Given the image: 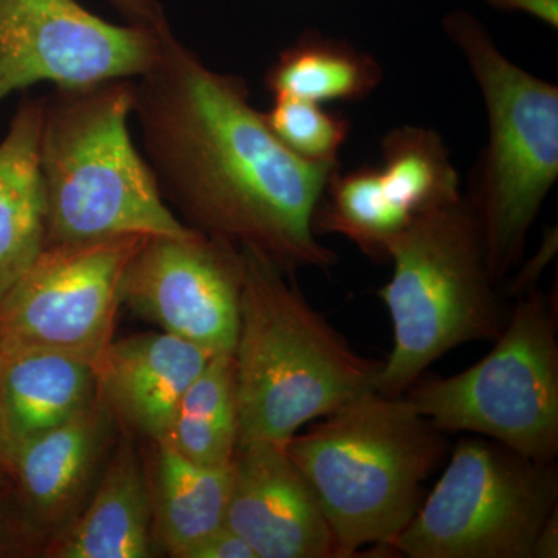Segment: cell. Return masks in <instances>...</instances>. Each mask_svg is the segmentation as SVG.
Here are the masks:
<instances>
[{"label":"cell","mask_w":558,"mask_h":558,"mask_svg":"<svg viewBox=\"0 0 558 558\" xmlns=\"http://www.w3.org/2000/svg\"><path fill=\"white\" fill-rule=\"evenodd\" d=\"M288 442L238 444L230 461L226 526L256 558H339L336 538Z\"/></svg>","instance_id":"obj_13"},{"label":"cell","mask_w":558,"mask_h":558,"mask_svg":"<svg viewBox=\"0 0 558 558\" xmlns=\"http://www.w3.org/2000/svg\"><path fill=\"white\" fill-rule=\"evenodd\" d=\"M380 153L381 193L403 218L413 220L461 199L457 168L438 132L403 124L381 138Z\"/></svg>","instance_id":"obj_20"},{"label":"cell","mask_w":558,"mask_h":558,"mask_svg":"<svg viewBox=\"0 0 558 558\" xmlns=\"http://www.w3.org/2000/svg\"><path fill=\"white\" fill-rule=\"evenodd\" d=\"M156 549L175 558L226 526L230 464L204 468L163 442H150L145 461Z\"/></svg>","instance_id":"obj_18"},{"label":"cell","mask_w":558,"mask_h":558,"mask_svg":"<svg viewBox=\"0 0 558 558\" xmlns=\"http://www.w3.org/2000/svg\"><path fill=\"white\" fill-rule=\"evenodd\" d=\"M336 538L337 557L392 550L416 515L446 444L400 396L363 392L286 444Z\"/></svg>","instance_id":"obj_4"},{"label":"cell","mask_w":558,"mask_h":558,"mask_svg":"<svg viewBox=\"0 0 558 558\" xmlns=\"http://www.w3.org/2000/svg\"><path fill=\"white\" fill-rule=\"evenodd\" d=\"M170 33L112 24L76 0H0V105L38 83L73 89L137 80Z\"/></svg>","instance_id":"obj_10"},{"label":"cell","mask_w":558,"mask_h":558,"mask_svg":"<svg viewBox=\"0 0 558 558\" xmlns=\"http://www.w3.org/2000/svg\"><path fill=\"white\" fill-rule=\"evenodd\" d=\"M439 432L473 433L554 462L558 454L557 304L519 296L495 347L462 373L417 380L403 395Z\"/></svg>","instance_id":"obj_7"},{"label":"cell","mask_w":558,"mask_h":558,"mask_svg":"<svg viewBox=\"0 0 558 558\" xmlns=\"http://www.w3.org/2000/svg\"><path fill=\"white\" fill-rule=\"evenodd\" d=\"M186 558H256V556L240 534L229 526H222L202 539L199 545L194 546Z\"/></svg>","instance_id":"obj_25"},{"label":"cell","mask_w":558,"mask_h":558,"mask_svg":"<svg viewBox=\"0 0 558 558\" xmlns=\"http://www.w3.org/2000/svg\"><path fill=\"white\" fill-rule=\"evenodd\" d=\"M558 557V510L550 513L546 523L543 524L537 539H535L532 558H557Z\"/></svg>","instance_id":"obj_29"},{"label":"cell","mask_w":558,"mask_h":558,"mask_svg":"<svg viewBox=\"0 0 558 558\" xmlns=\"http://www.w3.org/2000/svg\"><path fill=\"white\" fill-rule=\"evenodd\" d=\"M130 24L165 31L170 28L159 0H108Z\"/></svg>","instance_id":"obj_27"},{"label":"cell","mask_w":558,"mask_h":558,"mask_svg":"<svg viewBox=\"0 0 558 558\" xmlns=\"http://www.w3.org/2000/svg\"><path fill=\"white\" fill-rule=\"evenodd\" d=\"M388 263L391 279L379 296L395 341L374 391L400 398L451 349L497 340L508 317L465 196L411 220L389 242Z\"/></svg>","instance_id":"obj_6"},{"label":"cell","mask_w":558,"mask_h":558,"mask_svg":"<svg viewBox=\"0 0 558 558\" xmlns=\"http://www.w3.org/2000/svg\"><path fill=\"white\" fill-rule=\"evenodd\" d=\"M120 432L97 396L75 416L25 440L0 462L38 556L86 508Z\"/></svg>","instance_id":"obj_12"},{"label":"cell","mask_w":558,"mask_h":558,"mask_svg":"<svg viewBox=\"0 0 558 558\" xmlns=\"http://www.w3.org/2000/svg\"><path fill=\"white\" fill-rule=\"evenodd\" d=\"M134 83L143 157L191 229L258 250L288 275L336 266L314 218L339 165L290 153L250 105L245 81L208 68L172 32Z\"/></svg>","instance_id":"obj_1"},{"label":"cell","mask_w":558,"mask_h":558,"mask_svg":"<svg viewBox=\"0 0 558 558\" xmlns=\"http://www.w3.org/2000/svg\"><path fill=\"white\" fill-rule=\"evenodd\" d=\"M240 440L233 354H216L180 399L163 444L204 468H227Z\"/></svg>","instance_id":"obj_21"},{"label":"cell","mask_w":558,"mask_h":558,"mask_svg":"<svg viewBox=\"0 0 558 558\" xmlns=\"http://www.w3.org/2000/svg\"><path fill=\"white\" fill-rule=\"evenodd\" d=\"M487 3L497 10L527 14L554 31L558 28V0H487Z\"/></svg>","instance_id":"obj_28"},{"label":"cell","mask_w":558,"mask_h":558,"mask_svg":"<svg viewBox=\"0 0 558 558\" xmlns=\"http://www.w3.org/2000/svg\"><path fill=\"white\" fill-rule=\"evenodd\" d=\"M557 250V230L549 231L548 238H546L545 244L542 250H538L524 269L520 270V274L510 281L508 293L509 295L519 296L529 290L537 288V281L542 277L543 270L548 266L553 256L556 255Z\"/></svg>","instance_id":"obj_26"},{"label":"cell","mask_w":558,"mask_h":558,"mask_svg":"<svg viewBox=\"0 0 558 558\" xmlns=\"http://www.w3.org/2000/svg\"><path fill=\"white\" fill-rule=\"evenodd\" d=\"M557 502L556 461H535L483 436L464 438L392 553L409 558H532Z\"/></svg>","instance_id":"obj_8"},{"label":"cell","mask_w":558,"mask_h":558,"mask_svg":"<svg viewBox=\"0 0 558 558\" xmlns=\"http://www.w3.org/2000/svg\"><path fill=\"white\" fill-rule=\"evenodd\" d=\"M240 253L238 444L288 442L303 425L374 389L381 362L360 355L264 253Z\"/></svg>","instance_id":"obj_2"},{"label":"cell","mask_w":558,"mask_h":558,"mask_svg":"<svg viewBox=\"0 0 558 558\" xmlns=\"http://www.w3.org/2000/svg\"><path fill=\"white\" fill-rule=\"evenodd\" d=\"M381 80L384 69L368 51L307 32L278 54L264 81L274 97L328 105L365 100Z\"/></svg>","instance_id":"obj_19"},{"label":"cell","mask_w":558,"mask_h":558,"mask_svg":"<svg viewBox=\"0 0 558 558\" xmlns=\"http://www.w3.org/2000/svg\"><path fill=\"white\" fill-rule=\"evenodd\" d=\"M211 357L163 330L112 340L97 360V396L121 429L163 442L180 399Z\"/></svg>","instance_id":"obj_14"},{"label":"cell","mask_w":558,"mask_h":558,"mask_svg":"<svg viewBox=\"0 0 558 558\" xmlns=\"http://www.w3.org/2000/svg\"><path fill=\"white\" fill-rule=\"evenodd\" d=\"M154 553L145 461L135 436L121 429L86 508L43 557L146 558Z\"/></svg>","instance_id":"obj_15"},{"label":"cell","mask_w":558,"mask_h":558,"mask_svg":"<svg viewBox=\"0 0 558 558\" xmlns=\"http://www.w3.org/2000/svg\"><path fill=\"white\" fill-rule=\"evenodd\" d=\"M97 362L53 349H0V462L97 398Z\"/></svg>","instance_id":"obj_16"},{"label":"cell","mask_w":558,"mask_h":558,"mask_svg":"<svg viewBox=\"0 0 558 558\" xmlns=\"http://www.w3.org/2000/svg\"><path fill=\"white\" fill-rule=\"evenodd\" d=\"M411 220L385 199L377 165H362L348 172L337 168L329 175L315 211L317 234H341L376 263H388V245Z\"/></svg>","instance_id":"obj_22"},{"label":"cell","mask_w":558,"mask_h":558,"mask_svg":"<svg viewBox=\"0 0 558 558\" xmlns=\"http://www.w3.org/2000/svg\"><path fill=\"white\" fill-rule=\"evenodd\" d=\"M35 554L14 501L10 481L0 469V558L27 557Z\"/></svg>","instance_id":"obj_24"},{"label":"cell","mask_w":558,"mask_h":558,"mask_svg":"<svg viewBox=\"0 0 558 558\" xmlns=\"http://www.w3.org/2000/svg\"><path fill=\"white\" fill-rule=\"evenodd\" d=\"M442 27L468 62L486 108L487 142L470 172L465 199L498 286L523 260L529 233L558 179V87L510 61L469 11L447 14Z\"/></svg>","instance_id":"obj_5"},{"label":"cell","mask_w":558,"mask_h":558,"mask_svg":"<svg viewBox=\"0 0 558 558\" xmlns=\"http://www.w3.org/2000/svg\"><path fill=\"white\" fill-rule=\"evenodd\" d=\"M46 97L27 98L0 142V299L46 244L39 137Z\"/></svg>","instance_id":"obj_17"},{"label":"cell","mask_w":558,"mask_h":558,"mask_svg":"<svg viewBox=\"0 0 558 558\" xmlns=\"http://www.w3.org/2000/svg\"><path fill=\"white\" fill-rule=\"evenodd\" d=\"M134 87V80H113L46 97L39 137L44 247L196 233L168 207L132 138Z\"/></svg>","instance_id":"obj_3"},{"label":"cell","mask_w":558,"mask_h":558,"mask_svg":"<svg viewBox=\"0 0 558 558\" xmlns=\"http://www.w3.org/2000/svg\"><path fill=\"white\" fill-rule=\"evenodd\" d=\"M242 284L238 245L196 231L146 238L121 281V304L209 354H233Z\"/></svg>","instance_id":"obj_11"},{"label":"cell","mask_w":558,"mask_h":558,"mask_svg":"<svg viewBox=\"0 0 558 558\" xmlns=\"http://www.w3.org/2000/svg\"><path fill=\"white\" fill-rule=\"evenodd\" d=\"M145 240L46 245L0 299V349H53L97 362L113 340L124 270Z\"/></svg>","instance_id":"obj_9"},{"label":"cell","mask_w":558,"mask_h":558,"mask_svg":"<svg viewBox=\"0 0 558 558\" xmlns=\"http://www.w3.org/2000/svg\"><path fill=\"white\" fill-rule=\"evenodd\" d=\"M263 117L275 137L300 159L339 165L340 150L351 132V121L343 113L300 98L274 97Z\"/></svg>","instance_id":"obj_23"}]
</instances>
